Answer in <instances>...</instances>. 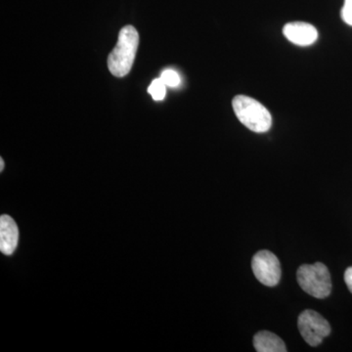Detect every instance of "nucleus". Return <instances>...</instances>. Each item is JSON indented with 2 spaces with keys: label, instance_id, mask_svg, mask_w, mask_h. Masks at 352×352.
<instances>
[{
  "label": "nucleus",
  "instance_id": "7",
  "mask_svg": "<svg viewBox=\"0 0 352 352\" xmlns=\"http://www.w3.org/2000/svg\"><path fill=\"white\" fill-rule=\"evenodd\" d=\"M19 230L15 220L9 215L0 217V251L6 256H11L17 249Z\"/></svg>",
  "mask_w": 352,
  "mask_h": 352
},
{
  "label": "nucleus",
  "instance_id": "10",
  "mask_svg": "<svg viewBox=\"0 0 352 352\" xmlns=\"http://www.w3.org/2000/svg\"><path fill=\"white\" fill-rule=\"evenodd\" d=\"M162 80L168 87H177L180 85V76L173 69H164L161 75Z\"/></svg>",
  "mask_w": 352,
  "mask_h": 352
},
{
  "label": "nucleus",
  "instance_id": "13",
  "mask_svg": "<svg viewBox=\"0 0 352 352\" xmlns=\"http://www.w3.org/2000/svg\"><path fill=\"white\" fill-rule=\"evenodd\" d=\"M4 168V162L3 159H0V170H3Z\"/></svg>",
  "mask_w": 352,
  "mask_h": 352
},
{
  "label": "nucleus",
  "instance_id": "2",
  "mask_svg": "<svg viewBox=\"0 0 352 352\" xmlns=\"http://www.w3.org/2000/svg\"><path fill=\"white\" fill-rule=\"evenodd\" d=\"M233 109L238 120L250 131L263 133L272 126V117L263 104L245 95L233 99Z\"/></svg>",
  "mask_w": 352,
  "mask_h": 352
},
{
  "label": "nucleus",
  "instance_id": "11",
  "mask_svg": "<svg viewBox=\"0 0 352 352\" xmlns=\"http://www.w3.org/2000/svg\"><path fill=\"white\" fill-rule=\"evenodd\" d=\"M342 18L347 25H352V7L344 4L342 9Z\"/></svg>",
  "mask_w": 352,
  "mask_h": 352
},
{
  "label": "nucleus",
  "instance_id": "12",
  "mask_svg": "<svg viewBox=\"0 0 352 352\" xmlns=\"http://www.w3.org/2000/svg\"><path fill=\"white\" fill-rule=\"evenodd\" d=\"M344 282H346L347 288L352 294V266L347 268L346 272H344Z\"/></svg>",
  "mask_w": 352,
  "mask_h": 352
},
{
  "label": "nucleus",
  "instance_id": "1",
  "mask_svg": "<svg viewBox=\"0 0 352 352\" xmlns=\"http://www.w3.org/2000/svg\"><path fill=\"white\" fill-rule=\"evenodd\" d=\"M139 44V34L133 25L120 30L117 45L108 57V68L117 78L126 76L131 72L135 60Z\"/></svg>",
  "mask_w": 352,
  "mask_h": 352
},
{
  "label": "nucleus",
  "instance_id": "4",
  "mask_svg": "<svg viewBox=\"0 0 352 352\" xmlns=\"http://www.w3.org/2000/svg\"><path fill=\"white\" fill-rule=\"evenodd\" d=\"M298 327L303 340L310 346H318L331 333L329 322L314 310H305L298 319Z\"/></svg>",
  "mask_w": 352,
  "mask_h": 352
},
{
  "label": "nucleus",
  "instance_id": "8",
  "mask_svg": "<svg viewBox=\"0 0 352 352\" xmlns=\"http://www.w3.org/2000/svg\"><path fill=\"white\" fill-rule=\"evenodd\" d=\"M254 346L258 352L287 351V347L281 338L268 331H261L254 335Z\"/></svg>",
  "mask_w": 352,
  "mask_h": 352
},
{
  "label": "nucleus",
  "instance_id": "14",
  "mask_svg": "<svg viewBox=\"0 0 352 352\" xmlns=\"http://www.w3.org/2000/svg\"><path fill=\"white\" fill-rule=\"evenodd\" d=\"M344 4L352 7V0H344Z\"/></svg>",
  "mask_w": 352,
  "mask_h": 352
},
{
  "label": "nucleus",
  "instance_id": "3",
  "mask_svg": "<svg viewBox=\"0 0 352 352\" xmlns=\"http://www.w3.org/2000/svg\"><path fill=\"white\" fill-rule=\"evenodd\" d=\"M296 279L300 288L314 298H328L332 292L331 275L325 264H303L296 271Z\"/></svg>",
  "mask_w": 352,
  "mask_h": 352
},
{
  "label": "nucleus",
  "instance_id": "9",
  "mask_svg": "<svg viewBox=\"0 0 352 352\" xmlns=\"http://www.w3.org/2000/svg\"><path fill=\"white\" fill-rule=\"evenodd\" d=\"M148 92L151 94L153 99L156 101L163 100L164 96H166V85H164L162 78H156L153 80L149 88H148Z\"/></svg>",
  "mask_w": 352,
  "mask_h": 352
},
{
  "label": "nucleus",
  "instance_id": "6",
  "mask_svg": "<svg viewBox=\"0 0 352 352\" xmlns=\"http://www.w3.org/2000/svg\"><path fill=\"white\" fill-rule=\"evenodd\" d=\"M284 36L292 43L300 46L314 44L318 38V32L314 25L305 22H293L285 25Z\"/></svg>",
  "mask_w": 352,
  "mask_h": 352
},
{
  "label": "nucleus",
  "instance_id": "5",
  "mask_svg": "<svg viewBox=\"0 0 352 352\" xmlns=\"http://www.w3.org/2000/svg\"><path fill=\"white\" fill-rule=\"evenodd\" d=\"M252 272L264 286L274 287L281 279V265L279 259L270 251H261L254 254L252 261Z\"/></svg>",
  "mask_w": 352,
  "mask_h": 352
}]
</instances>
